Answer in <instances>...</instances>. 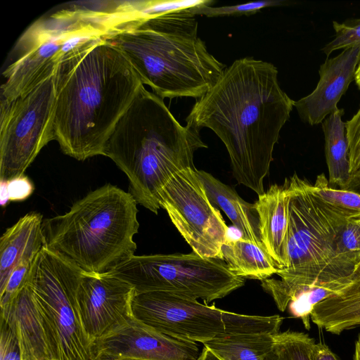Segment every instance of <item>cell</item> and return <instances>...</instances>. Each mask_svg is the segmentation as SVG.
<instances>
[{"instance_id":"obj_26","label":"cell","mask_w":360,"mask_h":360,"mask_svg":"<svg viewBox=\"0 0 360 360\" xmlns=\"http://www.w3.org/2000/svg\"><path fill=\"white\" fill-rule=\"evenodd\" d=\"M283 1H257L245 4H236L226 6H212L211 5H202L191 8L195 15H205L208 18L224 16L251 15L257 13L262 8L270 6L283 5Z\"/></svg>"},{"instance_id":"obj_9","label":"cell","mask_w":360,"mask_h":360,"mask_svg":"<svg viewBox=\"0 0 360 360\" xmlns=\"http://www.w3.org/2000/svg\"><path fill=\"white\" fill-rule=\"evenodd\" d=\"M103 17L102 9L74 6L33 22L19 38L15 58L3 72L1 100L11 102L53 75L68 41Z\"/></svg>"},{"instance_id":"obj_8","label":"cell","mask_w":360,"mask_h":360,"mask_svg":"<svg viewBox=\"0 0 360 360\" xmlns=\"http://www.w3.org/2000/svg\"><path fill=\"white\" fill-rule=\"evenodd\" d=\"M110 274L130 284L135 294L168 292L206 302L221 299L245 284L219 259L188 254L134 255Z\"/></svg>"},{"instance_id":"obj_28","label":"cell","mask_w":360,"mask_h":360,"mask_svg":"<svg viewBox=\"0 0 360 360\" xmlns=\"http://www.w3.org/2000/svg\"><path fill=\"white\" fill-rule=\"evenodd\" d=\"M352 179L360 173V108L351 120L345 122Z\"/></svg>"},{"instance_id":"obj_3","label":"cell","mask_w":360,"mask_h":360,"mask_svg":"<svg viewBox=\"0 0 360 360\" xmlns=\"http://www.w3.org/2000/svg\"><path fill=\"white\" fill-rule=\"evenodd\" d=\"M191 8L144 17L115 26L105 39L117 46L142 84L162 99L200 98L226 68L198 36Z\"/></svg>"},{"instance_id":"obj_15","label":"cell","mask_w":360,"mask_h":360,"mask_svg":"<svg viewBox=\"0 0 360 360\" xmlns=\"http://www.w3.org/2000/svg\"><path fill=\"white\" fill-rule=\"evenodd\" d=\"M1 319L15 335L24 360H60L53 337L27 281L3 306Z\"/></svg>"},{"instance_id":"obj_16","label":"cell","mask_w":360,"mask_h":360,"mask_svg":"<svg viewBox=\"0 0 360 360\" xmlns=\"http://www.w3.org/2000/svg\"><path fill=\"white\" fill-rule=\"evenodd\" d=\"M360 61V47L344 49L340 54L327 58L319 70V81L309 95L294 101L301 120L316 125L336 112L338 103L355 79Z\"/></svg>"},{"instance_id":"obj_14","label":"cell","mask_w":360,"mask_h":360,"mask_svg":"<svg viewBox=\"0 0 360 360\" xmlns=\"http://www.w3.org/2000/svg\"><path fill=\"white\" fill-rule=\"evenodd\" d=\"M94 352H103L119 359L139 360H198L201 353L195 342L158 332L134 316L96 340Z\"/></svg>"},{"instance_id":"obj_11","label":"cell","mask_w":360,"mask_h":360,"mask_svg":"<svg viewBox=\"0 0 360 360\" xmlns=\"http://www.w3.org/2000/svg\"><path fill=\"white\" fill-rule=\"evenodd\" d=\"M54 74L11 102L1 100L0 181L24 175L41 150L55 140Z\"/></svg>"},{"instance_id":"obj_32","label":"cell","mask_w":360,"mask_h":360,"mask_svg":"<svg viewBox=\"0 0 360 360\" xmlns=\"http://www.w3.org/2000/svg\"><path fill=\"white\" fill-rule=\"evenodd\" d=\"M314 360H340L330 348L324 342H315L313 351Z\"/></svg>"},{"instance_id":"obj_31","label":"cell","mask_w":360,"mask_h":360,"mask_svg":"<svg viewBox=\"0 0 360 360\" xmlns=\"http://www.w3.org/2000/svg\"><path fill=\"white\" fill-rule=\"evenodd\" d=\"M34 190L32 182L25 175L6 181V192L10 201L25 200Z\"/></svg>"},{"instance_id":"obj_21","label":"cell","mask_w":360,"mask_h":360,"mask_svg":"<svg viewBox=\"0 0 360 360\" xmlns=\"http://www.w3.org/2000/svg\"><path fill=\"white\" fill-rule=\"evenodd\" d=\"M223 260L236 276L261 281L276 274L278 268L263 246L241 238L222 246Z\"/></svg>"},{"instance_id":"obj_25","label":"cell","mask_w":360,"mask_h":360,"mask_svg":"<svg viewBox=\"0 0 360 360\" xmlns=\"http://www.w3.org/2000/svg\"><path fill=\"white\" fill-rule=\"evenodd\" d=\"M311 190L325 201L338 207L360 212V194L330 186L323 173L316 176L314 184H311Z\"/></svg>"},{"instance_id":"obj_30","label":"cell","mask_w":360,"mask_h":360,"mask_svg":"<svg viewBox=\"0 0 360 360\" xmlns=\"http://www.w3.org/2000/svg\"><path fill=\"white\" fill-rule=\"evenodd\" d=\"M0 360H24L18 340L8 326L1 319Z\"/></svg>"},{"instance_id":"obj_33","label":"cell","mask_w":360,"mask_h":360,"mask_svg":"<svg viewBox=\"0 0 360 360\" xmlns=\"http://www.w3.org/2000/svg\"><path fill=\"white\" fill-rule=\"evenodd\" d=\"M198 360H221L219 357H218L213 352H212L210 349L205 347L202 350Z\"/></svg>"},{"instance_id":"obj_27","label":"cell","mask_w":360,"mask_h":360,"mask_svg":"<svg viewBox=\"0 0 360 360\" xmlns=\"http://www.w3.org/2000/svg\"><path fill=\"white\" fill-rule=\"evenodd\" d=\"M335 34L321 51L328 56L332 52L353 47H360V18L344 22H333Z\"/></svg>"},{"instance_id":"obj_5","label":"cell","mask_w":360,"mask_h":360,"mask_svg":"<svg viewBox=\"0 0 360 360\" xmlns=\"http://www.w3.org/2000/svg\"><path fill=\"white\" fill-rule=\"evenodd\" d=\"M284 184L288 197L285 264L276 273L281 279L262 281L281 311L308 289L328 287L337 292L349 284L354 269L340 255L338 240L347 218L359 212L325 201L312 191L311 183L296 173Z\"/></svg>"},{"instance_id":"obj_4","label":"cell","mask_w":360,"mask_h":360,"mask_svg":"<svg viewBox=\"0 0 360 360\" xmlns=\"http://www.w3.org/2000/svg\"><path fill=\"white\" fill-rule=\"evenodd\" d=\"M205 148L200 130L181 125L164 99L143 85L117 123L104 156L127 175L136 202L157 214L162 187L176 172L195 167L194 153Z\"/></svg>"},{"instance_id":"obj_37","label":"cell","mask_w":360,"mask_h":360,"mask_svg":"<svg viewBox=\"0 0 360 360\" xmlns=\"http://www.w3.org/2000/svg\"><path fill=\"white\" fill-rule=\"evenodd\" d=\"M353 360H360V333L355 342Z\"/></svg>"},{"instance_id":"obj_20","label":"cell","mask_w":360,"mask_h":360,"mask_svg":"<svg viewBox=\"0 0 360 360\" xmlns=\"http://www.w3.org/2000/svg\"><path fill=\"white\" fill-rule=\"evenodd\" d=\"M311 321L334 335L360 326V284H348L316 304Z\"/></svg>"},{"instance_id":"obj_38","label":"cell","mask_w":360,"mask_h":360,"mask_svg":"<svg viewBox=\"0 0 360 360\" xmlns=\"http://www.w3.org/2000/svg\"><path fill=\"white\" fill-rule=\"evenodd\" d=\"M356 85L360 89V61L357 65L356 72H355V79H354Z\"/></svg>"},{"instance_id":"obj_17","label":"cell","mask_w":360,"mask_h":360,"mask_svg":"<svg viewBox=\"0 0 360 360\" xmlns=\"http://www.w3.org/2000/svg\"><path fill=\"white\" fill-rule=\"evenodd\" d=\"M257 209L261 240L278 269L285 264V242L288 226V197L285 184L271 185L258 195Z\"/></svg>"},{"instance_id":"obj_1","label":"cell","mask_w":360,"mask_h":360,"mask_svg":"<svg viewBox=\"0 0 360 360\" xmlns=\"http://www.w3.org/2000/svg\"><path fill=\"white\" fill-rule=\"evenodd\" d=\"M294 101L281 89L272 63L245 57L225 68L185 120L217 134L229 153L233 177L259 195Z\"/></svg>"},{"instance_id":"obj_34","label":"cell","mask_w":360,"mask_h":360,"mask_svg":"<svg viewBox=\"0 0 360 360\" xmlns=\"http://www.w3.org/2000/svg\"><path fill=\"white\" fill-rule=\"evenodd\" d=\"M346 190L360 194V173L352 179Z\"/></svg>"},{"instance_id":"obj_39","label":"cell","mask_w":360,"mask_h":360,"mask_svg":"<svg viewBox=\"0 0 360 360\" xmlns=\"http://www.w3.org/2000/svg\"><path fill=\"white\" fill-rule=\"evenodd\" d=\"M120 360H139V359H120Z\"/></svg>"},{"instance_id":"obj_22","label":"cell","mask_w":360,"mask_h":360,"mask_svg":"<svg viewBox=\"0 0 360 360\" xmlns=\"http://www.w3.org/2000/svg\"><path fill=\"white\" fill-rule=\"evenodd\" d=\"M343 109L326 117L322 124L325 139V154L328 169L329 185L347 189L352 180Z\"/></svg>"},{"instance_id":"obj_18","label":"cell","mask_w":360,"mask_h":360,"mask_svg":"<svg viewBox=\"0 0 360 360\" xmlns=\"http://www.w3.org/2000/svg\"><path fill=\"white\" fill-rule=\"evenodd\" d=\"M42 215L31 212L20 217L0 238V292L13 270L22 261L38 255L44 246Z\"/></svg>"},{"instance_id":"obj_29","label":"cell","mask_w":360,"mask_h":360,"mask_svg":"<svg viewBox=\"0 0 360 360\" xmlns=\"http://www.w3.org/2000/svg\"><path fill=\"white\" fill-rule=\"evenodd\" d=\"M37 255L22 261L13 270L4 290L0 292V307L8 302L26 283Z\"/></svg>"},{"instance_id":"obj_36","label":"cell","mask_w":360,"mask_h":360,"mask_svg":"<svg viewBox=\"0 0 360 360\" xmlns=\"http://www.w3.org/2000/svg\"><path fill=\"white\" fill-rule=\"evenodd\" d=\"M349 284H360V264L356 266L352 274L349 277Z\"/></svg>"},{"instance_id":"obj_12","label":"cell","mask_w":360,"mask_h":360,"mask_svg":"<svg viewBox=\"0 0 360 360\" xmlns=\"http://www.w3.org/2000/svg\"><path fill=\"white\" fill-rule=\"evenodd\" d=\"M159 201L193 252L223 260L229 228L210 200L195 167L174 173L159 191Z\"/></svg>"},{"instance_id":"obj_13","label":"cell","mask_w":360,"mask_h":360,"mask_svg":"<svg viewBox=\"0 0 360 360\" xmlns=\"http://www.w3.org/2000/svg\"><path fill=\"white\" fill-rule=\"evenodd\" d=\"M134 288L109 273L83 271L77 290V304L83 328L94 342L133 316Z\"/></svg>"},{"instance_id":"obj_19","label":"cell","mask_w":360,"mask_h":360,"mask_svg":"<svg viewBox=\"0 0 360 360\" xmlns=\"http://www.w3.org/2000/svg\"><path fill=\"white\" fill-rule=\"evenodd\" d=\"M197 174L211 202L222 210L240 232V238L263 246L259 216L255 204L244 200L234 188L222 183L211 174L199 169H197Z\"/></svg>"},{"instance_id":"obj_6","label":"cell","mask_w":360,"mask_h":360,"mask_svg":"<svg viewBox=\"0 0 360 360\" xmlns=\"http://www.w3.org/2000/svg\"><path fill=\"white\" fill-rule=\"evenodd\" d=\"M137 204L129 192L106 184L77 200L65 214L44 219V245L84 272L109 273L134 255Z\"/></svg>"},{"instance_id":"obj_23","label":"cell","mask_w":360,"mask_h":360,"mask_svg":"<svg viewBox=\"0 0 360 360\" xmlns=\"http://www.w3.org/2000/svg\"><path fill=\"white\" fill-rule=\"evenodd\" d=\"M274 335H226L203 345L221 360H265L274 347Z\"/></svg>"},{"instance_id":"obj_7","label":"cell","mask_w":360,"mask_h":360,"mask_svg":"<svg viewBox=\"0 0 360 360\" xmlns=\"http://www.w3.org/2000/svg\"><path fill=\"white\" fill-rule=\"evenodd\" d=\"M133 316L172 338L205 344L221 336L279 332L283 318L239 314L168 292L135 294Z\"/></svg>"},{"instance_id":"obj_10","label":"cell","mask_w":360,"mask_h":360,"mask_svg":"<svg viewBox=\"0 0 360 360\" xmlns=\"http://www.w3.org/2000/svg\"><path fill=\"white\" fill-rule=\"evenodd\" d=\"M82 274L73 262L44 245L28 278L60 360H90L93 355V342L83 328L77 304Z\"/></svg>"},{"instance_id":"obj_35","label":"cell","mask_w":360,"mask_h":360,"mask_svg":"<svg viewBox=\"0 0 360 360\" xmlns=\"http://www.w3.org/2000/svg\"><path fill=\"white\" fill-rule=\"evenodd\" d=\"M90 360H120L103 352H94Z\"/></svg>"},{"instance_id":"obj_2","label":"cell","mask_w":360,"mask_h":360,"mask_svg":"<svg viewBox=\"0 0 360 360\" xmlns=\"http://www.w3.org/2000/svg\"><path fill=\"white\" fill-rule=\"evenodd\" d=\"M55 140L84 161L104 155L117 123L143 85L122 52L105 38L60 63L54 72Z\"/></svg>"},{"instance_id":"obj_24","label":"cell","mask_w":360,"mask_h":360,"mask_svg":"<svg viewBox=\"0 0 360 360\" xmlns=\"http://www.w3.org/2000/svg\"><path fill=\"white\" fill-rule=\"evenodd\" d=\"M341 257L352 268L360 264V212L347 218L338 240Z\"/></svg>"}]
</instances>
